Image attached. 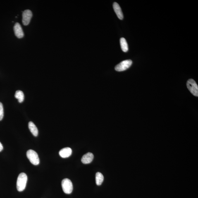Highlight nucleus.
Segmentation results:
<instances>
[{"mask_svg":"<svg viewBox=\"0 0 198 198\" xmlns=\"http://www.w3.org/2000/svg\"><path fill=\"white\" fill-rule=\"evenodd\" d=\"M120 44L122 51L124 52H127L128 51V47L126 40L123 37L121 38L120 39Z\"/></svg>","mask_w":198,"mask_h":198,"instance_id":"obj_12","label":"nucleus"},{"mask_svg":"<svg viewBox=\"0 0 198 198\" xmlns=\"http://www.w3.org/2000/svg\"><path fill=\"white\" fill-rule=\"evenodd\" d=\"M3 149V146L2 144L1 143V142H0V152L2 151Z\"/></svg>","mask_w":198,"mask_h":198,"instance_id":"obj_16","label":"nucleus"},{"mask_svg":"<svg viewBox=\"0 0 198 198\" xmlns=\"http://www.w3.org/2000/svg\"><path fill=\"white\" fill-rule=\"evenodd\" d=\"M113 8L118 18L120 20H123V13L119 5L116 2H114L113 4Z\"/></svg>","mask_w":198,"mask_h":198,"instance_id":"obj_9","label":"nucleus"},{"mask_svg":"<svg viewBox=\"0 0 198 198\" xmlns=\"http://www.w3.org/2000/svg\"><path fill=\"white\" fill-rule=\"evenodd\" d=\"M32 16V11L30 10H26L22 13V23L24 25H27L30 23Z\"/></svg>","mask_w":198,"mask_h":198,"instance_id":"obj_6","label":"nucleus"},{"mask_svg":"<svg viewBox=\"0 0 198 198\" xmlns=\"http://www.w3.org/2000/svg\"><path fill=\"white\" fill-rule=\"evenodd\" d=\"M72 154V149L70 148L67 147L62 149L59 151V154L62 158H65L69 157Z\"/></svg>","mask_w":198,"mask_h":198,"instance_id":"obj_10","label":"nucleus"},{"mask_svg":"<svg viewBox=\"0 0 198 198\" xmlns=\"http://www.w3.org/2000/svg\"><path fill=\"white\" fill-rule=\"evenodd\" d=\"M104 180V177L102 174L99 172H97L96 174V183L98 186H100L103 183Z\"/></svg>","mask_w":198,"mask_h":198,"instance_id":"obj_13","label":"nucleus"},{"mask_svg":"<svg viewBox=\"0 0 198 198\" xmlns=\"http://www.w3.org/2000/svg\"><path fill=\"white\" fill-rule=\"evenodd\" d=\"M15 97L18 100L19 102H23L24 99V95L23 92L21 90L17 91L15 94Z\"/></svg>","mask_w":198,"mask_h":198,"instance_id":"obj_14","label":"nucleus"},{"mask_svg":"<svg viewBox=\"0 0 198 198\" xmlns=\"http://www.w3.org/2000/svg\"><path fill=\"white\" fill-rule=\"evenodd\" d=\"M94 155L92 153H87L83 156L81 161L84 164H88L92 162L94 159Z\"/></svg>","mask_w":198,"mask_h":198,"instance_id":"obj_8","label":"nucleus"},{"mask_svg":"<svg viewBox=\"0 0 198 198\" xmlns=\"http://www.w3.org/2000/svg\"><path fill=\"white\" fill-rule=\"evenodd\" d=\"M62 189L65 193L70 194L73 190V186L71 181L70 179L65 178L61 182Z\"/></svg>","mask_w":198,"mask_h":198,"instance_id":"obj_2","label":"nucleus"},{"mask_svg":"<svg viewBox=\"0 0 198 198\" xmlns=\"http://www.w3.org/2000/svg\"><path fill=\"white\" fill-rule=\"evenodd\" d=\"M29 128L30 131L34 136L37 137L38 134V130L35 124L32 122H30L28 123Z\"/></svg>","mask_w":198,"mask_h":198,"instance_id":"obj_11","label":"nucleus"},{"mask_svg":"<svg viewBox=\"0 0 198 198\" xmlns=\"http://www.w3.org/2000/svg\"><path fill=\"white\" fill-rule=\"evenodd\" d=\"M4 116V111L2 103L0 102V121L2 120Z\"/></svg>","mask_w":198,"mask_h":198,"instance_id":"obj_15","label":"nucleus"},{"mask_svg":"<svg viewBox=\"0 0 198 198\" xmlns=\"http://www.w3.org/2000/svg\"><path fill=\"white\" fill-rule=\"evenodd\" d=\"M27 156L30 162L35 166L38 165L40 163L38 155L35 151L32 149L29 150L27 151Z\"/></svg>","mask_w":198,"mask_h":198,"instance_id":"obj_3","label":"nucleus"},{"mask_svg":"<svg viewBox=\"0 0 198 198\" xmlns=\"http://www.w3.org/2000/svg\"><path fill=\"white\" fill-rule=\"evenodd\" d=\"M28 180L26 174L22 173L19 175L17 181V188L19 192H22L25 188Z\"/></svg>","mask_w":198,"mask_h":198,"instance_id":"obj_1","label":"nucleus"},{"mask_svg":"<svg viewBox=\"0 0 198 198\" xmlns=\"http://www.w3.org/2000/svg\"><path fill=\"white\" fill-rule=\"evenodd\" d=\"M187 89L191 93L196 97L198 96V86L197 84L193 79H190L187 82Z\"/></svg>","mask_w":198,"mask_h":198,"instance_id":"obj_4","label":"nucleus"},{"mask_svg":"<svg viewBox=\"0 0 198 198\" xmlns=\"http://www.w3.org/2000/svg\"><path fill=\"white\" fill-rule=\"evenodd\" d=\"M132 63L131 60H124L115 67V70L118 72L125 71L131 66Z\"/></svg>","mask_w":198,"mask_h":198,"instance_id":"obj_5","label":"nucleus"},{"mask_svg":"<svg viewBox=\"0 0 198 198\" xmlns=\"http://www.w3.org/2000/svg\"><path fill=\"white\" fill-rule=\"evenodd\" d=\"M15 35L18 38H21L24 36V33L21 26L19 23H15L14 27Z\"/></svg>","mask_w":198,"mask_h":198,"instance_id":"obj_7","label":"nucleus"}]
</instances>
